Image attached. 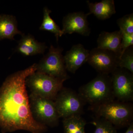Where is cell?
<instances>
[{
  "label": "cell",
  "instance_id": "obj_1",
  "mask_svg": "<svg viewBox=\"0 0 133 133\" xmlns=\"http://www.w3.org/2000/svg\"><path fill=\"white\" fill-rule=\"evenodd\" d=\"M36 64L8 76L0 87V128L3 133L24 130L42 133L46 127L33 116L26 79L36 71Z\"/></svg>",
  "mask_w": 133,
  "mask_h": 133
},
{
  "label": "cell",
  "instance_id": "obj_2",
  "mask_svg": "<svg viewBox=\"0 0 133 133\" xmlns=\"http://www.w3.org/2000/svg\"><path fill=\"white\" fill-rule=\"evenodd\" d=\"M79 95L90 106L98 105L116 99L110 74L99 73L91 81L79 89Z\"/></svg>",
  "mask_w": 133,
  "mask_h": 133
},
{
  "label": "cell",
  "instance_id": "obj_3",
  "mask_svg": "<svg viewBox=\"0 0 133 133\" xmlns=\"http://www.w3.org/2000/svg\"><path fill=\"white\" fill-rule=\"evenodd\" d=\"M89 109L96 117L107 120L116 128L128 127L132 122L133 106L129 102L115 99L102 104L90 106Z\"/></svg>",
  "mask_w": 133,
  "mask_h": 133
},
{
  "label": "cell",
  "instance_id": "obj_4",
  "mask_svg": "<svg viewBox=\"0 0 133 133\" xmlns=\"http://www.w3.org/2000/svg\"><path fill=\"white\" fill-rule=\"evenodd\" d=\"M65 81L36 71L26 78V83L31 93L54 101Z\"/></svg>",
  "mask_w": 133,
  "mask_h": 133
},
{
  "label": "cell",
  "instance_id": "obj_5",
  "mask_svg": "<svg viewBox=\"0 0 133 133\" xmlns=\"http://www.w3.org/2000/svg\"><path fill=\"white\" fill-rule=\"evenodd\" d=\"M63 50L62 48L51 45L49 52L36 64V71L65 80L69 79L62 55Z\"/></svg>",
  "mask_w": 133,
  "mask_h": 133
},
{
  "label": "cell",
  "instance_id": "obj_6",
  "mask_svg": "<svg viewBox=\"0 0 133 133\" xmlns=\"http://www.w3.org/2000/svg\"><path fill=\"white\" fill-rule=\"evenodd\" d=\"M59 118L81 115L85 103L78 93L70 88H62L54 101Z\"/></svg>",
  "mask_w": 133,
  "mask_h": 133
},
{
  "label": "cell",
  "instance_id": "obj_7",
  "mask_svg": "<svg viewBox=\"0 0 133 133\" xmlns=\"http://www.w3.org/2000/svg\"><path fill=\"white\" fill-rule=\"evenodd\" d=\"M29 99L31 112L37 121L44 125H57L59 118L54 101L31 93Z\"/></svg>",
  "mask_w": 133,
  "mask_h": 133
},
{
  "label": "cell",
  "instance_id": "obj_8",
  "mask_svg": "<svg viewBox=\"0 0 133 133\" xmlns=\"http://www.w3.org/2000/svg\"><path fill=\"white\" fill-rule=\"evenodd\" d=\"M112 88L115 99L124 102L133 100V74L118 67L111 74Z\"/></svg>",
  "mask_w": 133,
  "mask_h": 133
},
{
  "label": "cell",
  "instance_id": "obj_9",
  "mask_svg": "<svg viewBox=\"0 0 133 133\" xmlns=\"http://www.w3.org/2000/svg\"><path fill=\"white\" fill-rule=\"evenodd\" d=\"M119 59L114 52L96 48L90 51L87 62L99 73L110 74L118 67Z\"/></svg>",
  "mask_w": 133,
  "mask_h": 133
},
{
  "label": "cell",
  "instance_id": "obj_10",
  "mask_svg": "<svg viewBox=\"0 0 133 133\" xmlns=\"http://www.w3.org/2000/svg\"><path fill=\"white\" fill-rule=\"evenodd\" d=\"M88 14L83 12L69 13L64 17L62 31L63 35L77 33L85 36L90 35V28L89 27Z\"/></svg>",
  "mask_w": 133,
  "mask_h": 133
},
{
  "label": "cell",
  "instance_id": "obj_11",
  "mask_svg": "<svg viewBox=\"0 0 133 133\" xmlns=\"http://www.w3.org/2000/svg\"><path fill=\"white\" fill-rule=\"evenodd\" d=\"M89 51L81 44L73 45L64 56L66 70L74 74L87 62Z\"/></svg>",
  "mask_w": 133,
  "mask_h": 133
},
{
  "label": "cell",
  "instance_id": "obj_12",
  "mask_svg": "<svg viewBox=\"0 0 133 133\" xmlns=\"http://www.w3.org/2000/svg\"><path fill=\"white\" fill-rule=\"evenodd\" d=\"M47 48L44 43L38 42L31 35H22L15 51L25 56L43 54Z\"/></svg>",
  "mask_w": 133,
  "mask_h": 133
},
{
  "label": "cell",
  "instance_id": "obj_13",
  "mask_svg": "<svg viewBox=\"0 0 133 133\" xmlns=\"http://www.w3.org/2000/svg\"><path fill=\"white\" fill-rule=\"evenodd\" d=\"M122 35L120 30L112 32L102 31L97 40V48L113 51L119 57Z\"/></svg>",
  "mask_w": 133,
  "mask_h": 133
},
{
  "label": "cell",
  "instance_id": "obj_14",
  "mask_svg": "<svg viewBox=\"0 0 133 133\" xmlns=\"http://www.w3.org/2000/svg\"><path fill=\"white\" fill-rule=\"evenodd\" d=\"M89 9L88 15L93 14L98 19L105 20L109 19L116 13L114 0H102L95 3L87 1Z\"/></svg>",
  "mask_w": 133,
  "mask_h": 133
},
{
  "label": "cell",
  "instance_id": "obj_15",
  "mask_svg": "<svg viewBox=\"0 0 133 133\" xmlns=\"http://www.w3.org/2000/svg\"><path fill=\"white\" fill-rule=\"evenodd\" d=\"M17 35L23 34L18 28L15 17L12 15H0V41L5 39L14 40Z\"/></svg>",
  "mask_w": 133,
  "mask_h": 133
},
{
  "label": "cell",
  "instance_id": "obj_16",
  "mask_svg": "<svg viewBox=\"0 0 133 133\" xmlns=\"http://www.w3.org/2000/svg\"><path fill=\"white\" fill-rule=\"evenodd\" d=\"M64 133H86V121L81 115L63 119Z\"/></svg>",
  "mask_w": 133,
  "mask_h": 133
},
{
  "label": "cell",
  "instance_id": "obj_17",
  "mask_svg": "<svg viewBox=\"0 0 133 133\" xmlns=\"http://www.w3.org/2000/svg\"><path fill=\"white\" fill-rule=\"evenodd\" d=\"M51 12V10L48 8L45 7L44 8L43 18L39 29L49 31L55 34L57 41H58L59 37L63 35V33L59 26L51 17L50 14Z\"/></svg>",
  "mask_w": 133,
  "mask_h": 133
},
{
  "label": "cell",
  "instance_id": "obj_18",
  "mask_svg": "<svg viewBox=\"0 0 133 133\" xmlns=\"http://www.w3.org/2000/svg\"><path fill=\"white\" fill-rule=\"evenodd\" d=\"M91 124L95 127L94 133H117L116 128L103 118L96 117Z\"/></svg>",
  "mask_w": 133,
  "mask_h": 133
},
{
  "label": "cell",
  "instance_id": "obj_19",
  "mask_svg": "<svg viewBox=\"0 0 133 133\" xmlns=\"http://www.w3.org/2000/svg\"><path fill=\"white\" fill-rule=\"evenodd\" d=\"M118 67L125 69L133 74V46L127 49L119 58Z\"/></svg>",
  "mask_w": 133,
  "mask_h": 133
},
{
  "label": "cell",
  "instance_id": "obj_20",
  "mask_svg": "<svg viewBox=\"0 0 133 133\" xmlns=\"http://www.w3.org/2000/svg\"><path fill=\"white\" fill-rule=\"evenodd\" d=\"M117 23L122 33L133 34V14L126 15L118 19Z\"/></svg>",
  "mask_w": 133,
  "mask_h": 133
},
{
  "label": "cell",
  "instance_id": "obj_21",
  "mask_svg": "<svg viewBox=\"0 0 133 133\" xmlns=\"http://www.w3.org/2000/svg\"><path fill=\"white\" fill-rule=\"evenodd\" d=\"M122 37L121 44V56L123 52L127 49L133 45V34H129L122 33Z\"/></svg>",
  "mask_w": 133,
  "mask_h": 133
},
{
  "label": "cell",
  "instance_id": "obj_22",
  "mask_svg": "<svg viewBox=\"0 0 133 133\" xmlns=\"http://www.w3.org/2000/svg\"><path fill=\"white\" fill-rule=\"evenodd\" d=\"M125 133H133V123L132 122L128 127L127 130Z\"/></svg>",
  "mask_w": 133,
  "mask_h": 133
}]
</instances>
